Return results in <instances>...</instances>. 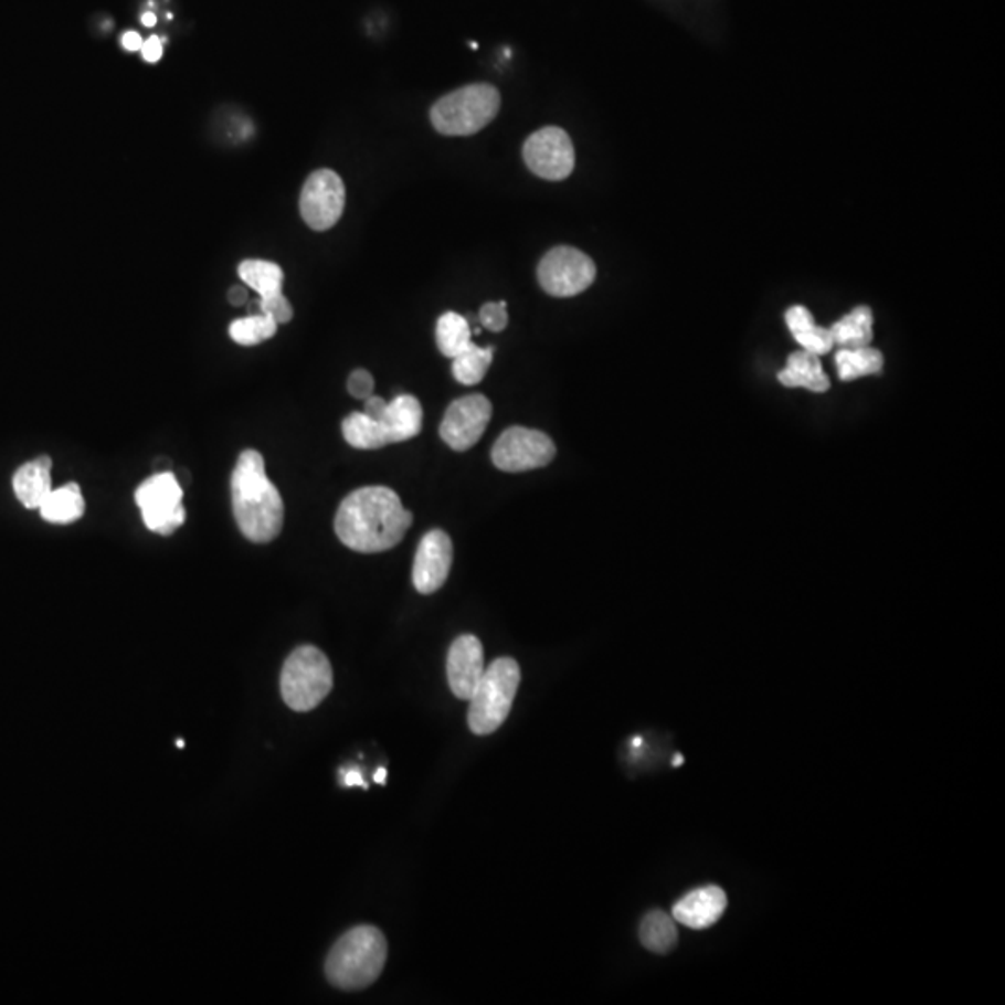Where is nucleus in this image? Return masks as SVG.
I'll return each mask as SVG.
<instances>
[{"label": "nucleus", "mask_w": 1005, "mask_h": 1005, "mask_svg": "<svg viewBox=\"0 0 1005 1005\" xmlns=\"http://www.w3.org/2000/svg\"><path fill=\"white\" fill-rule=\"evenodd\" d=\"M414 521L401 497L388 486H363L345 497L336 515V535L350 550L380 553L395 548Z\"/></svg>", "instance_id": "f257e3e1"}, {"label": "nucleus", "mask_w": 1005, "mask_h": 1005, "mask_svg": "<svg viewBox=\"0 0 1005 1005\" xmlns=\"http://www.w3.org/2000/svg\"><path fill=\"white\" fill-rule=\"evenodd\" d=\"M231 499L244 539L266 544L282 532L284 501L278 488L266 477L265 458L257 451H244L239 456L231 475Z\"/></svg>", "instance_id": "f03ea898"}, {"label": "nucleus", "mask_w": 1005, "mask_h": 1005, "mask_svg": "<svg viewBox=\"0 0 1005 1005\" xmlns=\"http://www.w3.org/2000/svg\"><path fill=\"white\" fill-rule=\"evenodd\" d=\"M388 959V942L379 928L358 925L339 939L326 959L328 982L343 991H361L379 980Z\"/></svg>", "instance_id": "7ed1b4c3"}, {"label": "nucleus", "mask_w": 1005, "mask_h": 1005, "mask_svg": "<svg viewBox=\"0 0 1005 1005\" xmlns=\"http://www.w3.org/2000/svg\"><path fill=\"white\" fill-rule=\"evenodd\" d=\"M520 680V665L512 657H499L485 668V675L469 698L467 722L472 732L488 736L507 721Z\"/></svg>", "instance_id": "20e7f679"}, {"label": "nucleus", "mask_w": 1005, "mask_h": 1005, "mask_svg": "<svg viewBox=\"0 0 1005 1005\" xmlns=\"http://www.w3.org/2000/svg\"><path fill=\"white\" fill-rule=\"evenodd\" d=\"M501 107V95L491 84H469L444 95L432 107L434 129L445 137H469L485 129Z\"/></svg>", "instance_id": "39448f33"}, {"label": "nucleus", "mask_w": 1005, "mask_h": 1005, "mask_svg": "<svg viewBox=\"0 0 1005 1005\" xmlns=\"http://www.w3.org/2000/svg\"><path fill=\"white\" fill-rule=\"evenodd\" d=\"M334 670L330 662L315 646H300L285 659L279 687L290 710L311 711L331 691Z\"/></svg>", "instance_id": "423d86ee"}, {"label": "nucleus", "mask_w": 1005, "mask_h": 1005, "mask_svg": "<svg viewBox=\"0 0 1005 1005\" xmlns=\"http://www.w3.org/2000/svg\"><path fill=\"white\" fill-rule=\"evenodd\" d=\"M537 276L548 295L568 298L580 295L594 284L596 265L581 250L557 246L542 257Z\"/></svg>", "instance_id": "0eeeda50"}, {"label": "nucleus", "mask_w": 1005, "mask_h": 1005, "mask_svg": "<svg viewBox=\"0 0 1005 1005\" xmlns=\"http://www.w3.org/2000/svg\"><path fill=\"white\" fill-rule=\"evenodd\" d=\"M556 444L544 432L526 426H510L491 447V462L497 469L520 474L544 467L556 458Z\"/></svg>", "instance_id": "6e6552de"}, {"label": "nucleus", "mask_w": 1005, "mask_h": 1005, "mask_svg": "<svg viewBox=\"0 0 1005 1005\" xmlns=\"http://www.w3.org/2000/svg\"><path fill=\"white\" fill-rule=\"evenodd\" d=\"M138 509L151 531L172 535L184 521L183 488L170 472H160L138 486Z\"/></svg>", "instance_id": "1a4fd4ad"}, {"label": "nucleus", "mask_w": 1005, "mask_h": 1005, "mask_svg": "<svg viewBox=\"0 0 1005 1005\" xmlns=\"http://www.w3.org/2000/svg\"><path fill=\"white\" fill-rule=\"evenodd\" d=\"M523 160L535 176L562 181L574 172V144L561 127H544L527 138Z\"/></svg>", "instance_id": "9d476101"}, {"label": "nucleus", "mask_w": 1005, "mask_h": 1005, "mask_svg": "<svg viewBox=\"0 0 1005 1005\" xmlns=\"http://www.w3.org/2000/svg\"><path fill=\"white\" fill-rule=\"evenodd\" d=\"M345 198L343 179L331 170H317L302 189V219L311 230H330L343 214Z\"/></svg>", "instance_id": "9b49d317"}, {"label": "nucleus", "mask_w": 1005, "mask_h": 1005, "mask_svg": "<svg viewBox=\"0 0 1005 1005\" xmlns=\"http://www.w3.org/2000/svg\"><path fill=\"white\" fill-rule=\"evenodd\" d=\"M363 426L373 449L415 438L423 426L421 402L414 395H396L393 401L388 402L379 417H369L366 414Z\"/></svg>", "instance_id": "f8f14e48"}, {"label": "nucleus", "mask_w": 1005, "mask_h": 1005, "mask_svg": "<svg viewBox=\"0 0 1005 1005\" xmlns=\"http://www.w3.org/2000/svg\"><path fill=\"white\" fill-rule=\"evenodd\" d=\"M491 420V402L480 393L451 402L440 426V436L451 449H472L485 434Z\"/></svg>", "instance_id": "ddd939ff"}, {"label": "nucleus", "mask_w": 1005, "mask_h": 1005, "mask_svg": "<svg viewBox=\"0 0 1005 1005\" xmlns=\"http://www.w3.org/2000/svg\"><path fill=\"white\" fill-rule=\"evenodd\" d=\"M453 564V542L442 529L426 532L415 553L412 581L420 594H434L445 585Z\"/></svg>", "instance_id": "4468645a"}, {"label": "nucleus", "mask_w": 1005, "mask_h": 1005, "mask_svg": "<svg viewBox=\"0 0 1005 1005\" xmlns=\"http://www.w3.org/2000/svg\"><path fill=\"white\" fill-rule=\"evenodd\" d=\"M485 652L475 635H461L451 645L447 656V680L451 691L461 700H469L485 675Z\"/></svg>", "instance_id": "2eb2a0df"}, {"label": "nucleus", "mask_w": 1005, "mask_h": 1005, "mask_svg": "<svg viewBox=\"0 0 1005 1005\" xmlns=\"http://www.w3.org/2000/svg\"><path fill=\"white\" fill-rule=\"evenodd\" d=\"M727 893L721 887H702L686 893L675 905L673 918L676 922L691 929H706L722 917L727 909Z\"/></svg>", "instance_id": "dca6fc26"}, {"label": "nucleus", "mask_w": 1005, "mask_h": 1005, "mask_svg": "<svg viewBox=\"0 0 1005 1005\" xmlns=\"http://www.w3.org/2000/svg\"><path fill=\"white\" fill-rule=\"evenodd\" d=\"M51 469L53 461L49 456H40L27 462L13 475V491L27 509H40V505L53 491Z\"/></svg>", "instance_id": "f3484780"}, {"label": "nucleus", "mask_w": 1005, "mask_h": 1005, "mask_svg": "<svg viewBox=\"0 0 1005 1005\" xmlns=\"http://www.w3.org/2000/svg\"><path fill=\"white\" fill-rule=\"evenodd\" d=\"M782 385L786 388H804V390L823 393L831 388L828 377L823 371L819 356L812 355L808 350H798L787 358V363L779 374Z\"/></svg>", "instance_id": "a211bd4d"}, {"label": "nucleus", "mask_w": 1005, "mask_h": 1005, "mask_svg": "<svg viewBox=\"0 0 1005 1005\" xmlns=\"http://www.w3.org/2000/svg\"><path fill=\"white\" fill-rule=\"evenodd\" d=\"M786 325L803 350L812 355H827L833 350V336L828 328H822L814 322L811 311L804 306H793L786 311Z\"/></svg>", "instance_id": "6ab92c4d"}, {"label": "nucleus", "mask_w": 1005, "mask_h": 1005, "mask_svg": "<svg viewBox=\"0 0 1005 1005\" xmlns=\"http://www.w3.org/2000/svg\"><path fill=\"white\" fill-rule=\"evenodd\" d=\"M833 343L838 345L840 349H858V347H869L874 339V315L871 309L866 306L853 309L851 314L842 317L838 322H834L831 328Z\"/></svg>", "instance_id": "aec40b11"}, {"label": "nucleus", "mask_w": 1005, "mask_h": 1005, "mask_svg": "<svg viewBox=\"0 0 1005 1005\" xmlns=\"http://www.w3.org/2000/svg\"><path fill=\"white\" fill-rule=\"evenodd\" d=\"M42 518L49 523L67 526L83 518L84 497L75 483L56 488L49 494L47 499L40 505Z\"/></svg>", "instance_id": "412c9836"}, {"label": "nucleus", "mask_w": 1005, "mask_h": 1005, "mask_svg": "<svg viewBox=\"0 0 1005 1005\" xmlns=\"http://www.w3.org/2000/svg\"><path fill=\"white\" fill-rule=\"evenodd\" d=\"M641 944L654 953H668L678 942L676 920L667 912L650 911L639 925Z\"/></svg>", "instance_id": "4be33fe9"}, {"label": "nucleus", "mask_w": 1005, "mask_h": 1005, "mask_svg": "<svg viewBox=\"0 0 1005 1005\" xmlns=\"http://www.w3.org/2000/svg\"><path fill=\"white\" fill-rule=\"evenodd\" d=\"M836 367L842 380H857L882 371V355L871 347L840 349L836 355Z\"/></svg>", "instance_id": "5701e85b"}, {"label": "nucleus", "mask_w": 1005, "mask_h": 1005, "mask_svg": "<svg viewBox=\"0 0 1005 1005\" xmlns=\"http://www.w3.org/2000/svg\"><path fill=\"white\" fill-rule=\"evenodd\" d=\"M239 276L244 284L260 293V298L282 293L284 271L271 261L248 260L239 265Z\"/></svg>", "instance_id": "b1692460"}, {"label": "nucleus", "mask_w": 1005, "mask_h": 1005, "mask_svg": "<svg viewBox=\"0 0 1005 1005\" xmlns=\"http://www.w3.org/2000/svg\"><path fill=\"white\" fill-rule=\"evenodd\" d=\"M436 343L442 355L455 358L472 343V328L466 317L447 311L442 315L436 326Z\"/></svg>", "instance_id": "393cba45"}, {"label": "nucleus", "mask_w": 1005, "mask_h": 1005, "mask_svg": "<svg viewBox=\"0 0 1005 1005\" xmlns=\"http://www.w3.org/2000/svg\"><path fill=\"white\" fill-rule=\"evenodd\" d=\"M494 358V349H480L477 345H467L461 355L453 358V374L464 385L479 384L485 379Z\"/></svg>", "instance_id": "a878e982"}, {"label": "nucleus", "mask_w": 1005, "mask_h": 1005, "mask_svg": "<svg viewBox=\"0 0 1005 1005\" xmlns=\"http://www.w3.org/2000/svg\"><path fill=\"white\" fill-rule=\"evenodd\" d=\"M276 330H278V325L271 317L261 314L233 320L230 326V336L235 343L252 347V345H260L266 339L273 338Z\"/></svg>", "instance_id": "bb28decb"}, {"label": "nucleus", "mask_w": 1005, "mask_h": 1005, "mask_svg": "<svg viewBox=\"0 0 1005 1005\" xmlns=\"http://www.w3.org/2000/svg\"><path fill=\"white\" fill-rule=\"evenodd\" d=\"M260 309L261 314L271 317L276 325H285V322H289L293 319V308H290L289 300L285 298L284 293L260 298Z\"/></svg>", "instance_id": "cd10ccee"}, {"label": "nucleus", "mask_w": 1005, "mask_h": 1005, "mask_svg": "<svg viewBox=\"0 0 1005 1005\" xmlns=\"http://www.w3.org/2000/svg\"><path fill=\"white\" fill-rule=\"evenodd\" d=\"M480 325L490 331H503L509 325V314L505 302H488L479 314Z\"/></svg>", "instance_id": "c85d7f7f"}, {"label": "nucleus", "mask_w": 1005, "mask_h": 1005, "mask_svg": "<svg viewBox=\"0 0 1005 1005\" xmlns=\"http://www.w3.org/2000/svg\"><path fill=\"white\" fill-rule=\"evenodd\" d=\"M374 390V380L371 374L363 371V369H358L355 373L349 377V393L356 399H363L366 401L367 396L373 395Z\"/></svg>", "instance_id": "c756f323"}, {"label": "nucleus", "mask_w": 1005, "mask_h": 1005, "mask_svg": "<svg viewBox=\"0 0 1005 1005\" xmlns=\"http://www.w3.org/2000/svg\"><path fill=\"white\" fill-rule=\"evenodd\" d=\"M142 56L144 60H148V62H157V60H160V56H162V43H160L159 38H149L148 42H144Z\"/></svg>", "instance_id": "7c9ffc66"}, {"label": "nucleus", "mask_w": 1005, "mask_h": 1005, "mask_svg": "<svg viewBox=\"0 0 1005 1005\" xmlns=\"http://www.w3.org/2000/svg\"><path fill=\"white\" fill-rule=\"evenodd\" d=\"M385 406H388V402L382 396L371 395L366 399V414L369 417H379Z\"/></svg>", "instance_id": "2f4dec72"}, {"label": "nucleus", "mask_w": 1005, "mask_h": 1005, "mask_svg": "<svg viewBox=\"0 0 1005 1005\" xmlns=\"http://www.w3.org/2000/svg\"><path fill=\"white\" fill-rule=\"evenodd\" d=\"M341 775H343V781H341L343 782V786H361L366 787L367 790V782L363 781L360 769H350V771H345L343 769V771H341Z\"/></svg>", "instance_id": "473e14b6"}, {"label": "nucleus", "mask_w": 1005, "mask_h": 1005, "mask_svg": "<svg viewBox=\"0 0 1005 1005\" xmlns=\"http://www.w3.org/2000/svg\"><path fill=\"white\" fill-rule=\"evenodd\" d=\"M142 45V38L138 36L137 32H127V34H124V47L127 49V51H140Z\"/></svg>", "instance_id": "72a5a7b5"}, {"label": "nucleus", "mask_w": 1005, "mask_h": 1005, "mask_svg": "<svg viewBox=\"0 0 1005 1005\" xmlns=\"http://www.w3.org/2000/svg\"><path fill=\"white\" fill-rule=\"evenodd\" d=\"M228 298H230L233 306H243L246 298H248V295H246V290H244L243 287H233V289L230 290V296H228Z\"/></svg>", "instance_id": "f704fd0d"}, {"label": "nucleus", "mask_w": 1005, "mask_h": 1005, "mask_svg": "<svg viewBox=\"0 0 1005 1005\" xmlns=\"http://www.w3.org/2000/svg\"><path fill=\"white\" fill-rule=\"evenodd\" d=\"M385 779H388V771H385L384 768H380L379 771H377V775H374V782L385 784Z\"/></svg>", "instance_id": "c9c22d12"}, {"label": "nucleus", "mask_w": 1005, "mask_h": 1005, "mask_svg": "<svg viewBox=\"0 0 1005 1005\" xmlns=\"http://www.w3.org/2000/svg\"><path fill=\"white\" fill-rule=\"evenodd\" d=\"M142 23L146 24V27H154V24L157 23V18H155L154 13H144Z\"/></svg>", "instance_id": "e433bc0d"}, {"label": "nucleus", "mask_w": 1005, "mask_h": 1005, "mask_svg": "<svg viewBox=\"0 0 1005 1005\" xmlns=\"http://www.w3.org/2000/svg\"><path fill=\"white\" fill-rule=\"evenodd\" d=\"M681 763H684V758H681L680 754H676L673 765H675V768H678V765H681Z\"/></svg>", "instance_id": "4c0bfd02"}, {"label": "nucleus", "mask_w": 1005, "mask_h": 1005, "mask_svg": "<svg viewBox=\"0 0 1005 1005\" xmlns=\"http://www.w3.org/2000/svg\"><path fill=\"white\" fill-rule=\"evenodd\" d=\"M641 743H643V740H641V738H635V740H633V747H641Z\"/></svg>", "instance_id": "58836bf2"}]
</instances>
